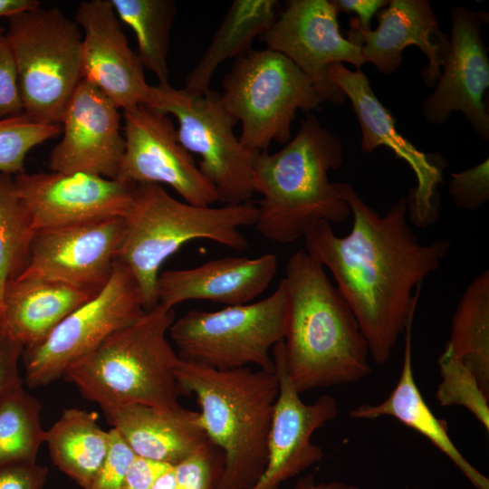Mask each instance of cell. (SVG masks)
Instances as JSON below:
<instances>
[{
  "label": "cell",
  "instance_id": "6da1fadb",
  "mask_svg": "<svg viewBox=\"0 0 489 489\" xmlns=\"http://www.w3.org/2000/svg\"><path fill=\"white\" fill-rule=\"evenodd\" d=\"M335 186L350 206L351 230L339 236L331 224L320 222L304 235L305 251L332 273L369 356L384 365L417 305L424 278L439 268L451 244L442 238L419 244L408 223L406 198L380 216L350 184Z\"/></svg>",
  "mask_w": 489,
  "mask_h": 489
},
{
  "label": "cell",
  "instance_id": "7a4b0ae2",
  "mask_svg": "<svg viewBox=\"0 0 489 489\" xmlns=\"http://www.w3.org/2000/svg\"><path fill=\"white\" fill-rule=\"evenodd\" d=\"M284 364L301 394L357 383L371 373L368 343L350 307L305 250L287 260Z\"/></svg>",
  "mask_w": 489,
  "mask_h": 489
},
{
  "label": "cell",
  "instance_id": "3957f363",
  "mask_svg": "<svg viewBox=\"0 0 489 489\" xmlns=\"http://www.w3.org/2000/svg\"><path fill=\"white\" fill-rule=\"evenodd\" d=\"M343 163V146L312 114L296 136L275 153L261 152L253 170V190L262 196L255 229L280 244L303 238L316 224H340L348 203L328 173Z\"/></svg>",
  "mask_w": 489,
  "mask_h": 489
},
{
  "label": "cell",
  "instance_id": "277c9868",
  "mask_svg": "<svg viewBox=\"0 0 489 489\" xmlns=\"http://www.w3.org/2000/svg\"><path fill=\"white\" fill-rule=\"evenodd\" d=\"M175 375L178 394L196 398L205 433L223 453L216 489H250L266 464L279 393L275 371L218 370L179 360Z\"/></svg>",
  "mask_w": 489,
  "mask_h": 489
},
{
  "label": "cell",
  "instance_id": "5b68a950",
  "mask_svg": "<svg viewBox=\"0 0 489 489\" xmlns=\"http://www.w3.org/2000/svg\"><path fill=\"white\" fill-rule=\"evenodd\" d=\"M175 320L174 309L158 302L71 363L62 377L102 410L130 404L179 408L175 375L179 358L168 339Z\"/></svg>",
  "mask_w": 489,
  "mask_h": 489
},
{
  "label": "cell",
  "instance_id": "8992f818",
  "mask_svg": "<svg viewBox=\"0 0 489 489\" xmlns=\"http://www.w3.org/2000/svg\"><path fill=\"white\" fill-rule=\"evenodd\" d=\"M257 216V206L250 202L200 206L174 198L160 185L134 184L118 259L134 275L145 311L158 305L159 269L182 245L207 239L244 251L248 241L240 228L254 225Z\"/></svg>",
  "mask_w": 489,
  "mask_h": 489
},
{
  "label": "cell",
  "instance_id": "52a82bcc",
  "mask_svg": "<svg viewBox=\"0 0 489 489\" xmlns=\"http://www.w3.org/2000/svg\"><path fill=\"white\" fill-rule=\"evenodd\" d=\"M6 19L24 113L43 124L61 125L82 81L79 25L60 9L41 5Z\"/></svg>",
  "mask_w": 489,
  "mask_h": 489
},
{
  "label": "cell",
  "instance_id": "ba28073f",
  "mask_svg": "<svg viewBox=\"0 0 489 489\" xmlns=\"http://www.w3.org/2000/svg\"><path fill=\"white\" fill-rule=\"evenodd\" d=\"M223 90L225 109L242 126L240 142L256 153L272 142L288 143L296 111L309 114L322 102L296 64L268 48L235 59Z\"/></svg>",
  "mask_w": 489,
  "mask_h": 489
},
{
  "label": "cell",
  "instance_id": "9c48e42d",
  "mask_svg": "<svg viewBox=\"0 0 489 489\" xmlns=\"http://www.w3.org/2000/svg\"><path fill=\"white\" fill-rule=\"evenodd\" d=\"M286 320L283 279L268 297L216 312L192 310L168 330L179 360L218 370L254 365L274 372L272 350L283 340Z\"/></svg>",
  "mask_w": 489,
  "mask_h": 489
},
{
  "label": "cell",
  "instance_id": "30bf717a",
  "mask_svg": "<svg viewBox=\"0 0 489 489\" xmlns=\"http://www.w3.org/2000/svg\"><path fill=\"white\" fill-rule=\"evenodd\" d=\"M146 105L172 115L181 145L200 158L198 168L225 205L248 202L254 194L253 170L257 156L234 131L237 123L225 109L220 93H195L170 84L151 86Z\"/></svg>",
  "mask_w": 489,
  "mask_h": 489
},
{
  "label": "cell",
  "instance_id": "8fae6325",
  "mask_svg": "<svg viewBox=\"0 0 489 489\" xmlns=\"http://www.w3.org/2000/svg\"><path fill=\"white\" fill-rule=\"evenodd\" d=\"M146 312L134 275L117 258L109 282L96 295L63 319L43 340L24 348L21 359L26 385L37 388L57 380L71 363Z\"/></svg>",
  "mask_w": 489,
  "mask_h": 489
},
{
  "label": "cell",
  "instance_id": "7c38bea8",
  "mask_svg": "<svg viewBox=\"0 0 489 489\" xmlns=\"http://www.w3.org/2000/svg\"><path fill=\"white\" fill-rule=\"evenodd\" d=\"M122 112L125 150L115 179L165 184L195 206H207L218 201L213 185L179 142L169 115L146 104Z\"/></svg>",
  "mask_w": 489,
  "mask_h": 489
},
{
  "label": "cell",
  "instance_id": "4fadbf2b",
  "mask_svg": "<svg viewBox=\"0 0 489 489\" xmlns=\"http://www.w3.org/2000/svg\"><path fill=\"white\" fill-rule=\"evenodd\" d=\"M338 11L329 0H289L273 24L259 39L307 76L323 101L340 106L345 94L329 77V66L348 62L360 70V47L344 38Z\"/></svg>",
  "mask_w": 489,
  "mask_h": 489
},
{
  "label": "cell",
  "instance_id": "5bb4252c",
  "mask_svg": "<svg viewBox=\"0 0 489 489\" xmlns=\"http://www.w3.org/2000/svg\"><path fill=\"white\" fill-rule=\"evenodd\" d=\"M330 80L348 96L360 123L361 149L372 152L379 146L405 160L417 177V186L406 197L408 221L425 228L439 217L438 186L443 182L446 161L438 153L417 149L395 127V119L379 101L361 70L350 71L343 63L329 66Z\"/></svg>",
  "mask_w": 489,
  "mask_h": 489
},
{
  "label": "cell",
  "instance_id": "9a60e30c",
  "mask_svg": "<svg viewBox=\"0 0 489 489\" xmlns=\"http://www.w3.org/2000/svg\"><path fill=\"white\" fill-rule=\"evenodd\" d=\"M451 15L441 74L434 91L422 102L423 115L427 122L441 125L454 111H461L475 133L488 140L489 114L484 97L489 86V59L481 29L489 14L455 6Z\"/></svg>",
  "mask_w": 489,
  "mask_h": 489
},
{
  "label": "cell",
  "instance_id": "2e32d148",
  "mask_svg": "<svg viewBox=\"0 0 489 489\" xmlns=\"http://www.w3.org/2000/svg\"><path fill=\"white\" fill-rule=\"evenodd\" d=\"M124 232L123 217L37 230L22 273L97 294L112 274Z\"/></svg>",
  "mask_w": 489,
  "mask_h": 489
},
{
  "label": "cell",
  "instance_id": "e0dca14e",
  "mask_svg": "<svg viewBox=\"0 0 489 489\" xmlns=\"http://www.w3.org/2000/svg\"><path fill=\"white\" fill-rule=\"evenodd\" d=\"M35 230L124 217L134 184L86 173L24 172L14 176Z\"/></svg>",
  "mask_w": 489,
  "mask_h": 489
},
{
  "label": "cell",
  "instance_id": "ac0fdd59",
  "mask_svg": "<svg viewBox=\"0 0 489 489\" xmlns=\"http://www.w3.org/2000/svg\"><path fill=\"white\" fill-rule=\"evenodd\" d=\"M279 393L268 438L265 467L250 489H279L281 484L323 458L312 435L338 414L335 398L321 395L304 403L290 380L284 364L283 340L272 350Z\"/></svg>",
  "mask_w": 489,
  "mask_h": 489
},
{
  "label": "cell",
  "instance_id": "d6986e66",
  "mask_svg": "<svg viewBox=\"0 0 489 489\" xmlns=\"http://www.w3.org/2000/svg\"><path fill=\"white\" fill-rule=\"evenodd\" d=\"M120 119L114 102L82 80L63 111L62 138L49 155L51 171L115 179L125 150Z\"/></svg>",
  "mask_w": 489,
  "mask_h": 489
},
{
  "label": "cell",
  "instance_id": "ffe728a7",
  "mask_svg": "<svg viewBox=\"0 0 489 489\" xmlns=\"http://www.w3.org/2000/svg\"><path fill=\"white\" fill-rule=\"evenodd\" d=\"M75 22L83 31L82 72L114 104L125 110L145 104L150 91L144 67L130 48L110 0L82 1Z\"/></svg>",
  "mask_w": 489,
  "mask_h": 489
},
{
  "label": "cell",
  "instance_id": "44dd1931",
  "mask_svg": "<svg viewBox=\"0 0 489 489\" xmlns=\"http://www.w3.org/2000/svg\"><path fill=\"white\" fill-rule=\"evenodd\" d=\"M376 30L362 29L356 17L350 21L348 40L360 47L365 62L381 73H394L403 62V51L416 45L427 59L421 70L427 87H435L441 74L448 42L427 0H391L377 13Z\"/></svg>",
  "mask_w": 489,
  "mask_h": 489
},
{
  "label": "cell",
  "instance_id": "7402d4cb",
  "mask_svg": "<svg viewBox=\"0 0 489 489\" xmlns=\"http://www.w3.org/2000/svg\"><path fill=\"white\" fill-rule=\"evenodd\" d=\"M278 268L277 256L222 257L189 269L159 273L158 302L168 308L189 300H205L226 306L252 302L270 285Z\"/></svg>",
  "mask_w": 489,
  "mask_h": 489
},
{
  "label": "cell",
  "instance_id": "603a6c76",
  "mask_svg": "<svg viewBox=\"0 0 489 489\" xmlns=\"http://www.w3.org/2000/svg\"><path fill=\"white\" fill-rule=\"evenodd\" d=\"M136 456L177 465L209 440L198 411L130 404L102 410Z\"/></svg>",
  "mask_w": 489,
  "mask_h": 489
},
{
  "label": "cell",
  "instance_id": "cb8c5ba5",
  "mask_svg": "<svg viewBox=\"0 0 489 489\" xmlns=\"http://www.w3.org/2000/svg\"><path fill=\"white\" fill-rule=\"evenodd\" d=\"M416 308L411 310L403 333V362L397 385L385 400L376 405L361 404L350 412V417L355 419H375L383 416L396 418L427 438L476 489H489V479L458 450L449 436L446 421L435 416L417 385L412 365Z\"/></svg>",
  "mask_w": 489,
  "mask_h": 489
},
{
  "label": "cell",
  "instance_id": "d4e9b609",
  "mask_svg": "<svg viewBox=\"0 0 489 489\" xmlns=\"http://www.w3.org/2000/svg\"><path fill=\"white\" fill-rule=\"evenodd\" d=\"M94 295L62 282L21 273L5 285L0 327L24 348L35 345Z\"/></svg>",
  "mask_w": 489,
  "mask_h": 489
},
{
  "label": "cell",
  "instance_id": "484cf974",
  "mask_svg": "<svg viewBox=\"0 0 489 489\" xmlns=\"http://www.w3.org/2000/svg\"><path fill=\"white\" fill-rule=\"evenodd\" d=\"M280 13L276 0H234L201 58L187 73L184 89L195 93L209 90L214 73L228 59H237L251 50Z\"/></svg>",
  "mask_w": 489,
  "mask_h": 489
},
{
  "label": "cell",
  "instance_id": "4316f807",
  "mask_svg": "<svg viewBox=\"0 0 489 489\" xmlns=\"http://www.w3.org/2000/svg\"><path fill=\"white\" fill-rule=\"evenodd\" d=\"M97 418L93 411L67 408L46 430L45 443L53 465L82 489L101 468L110 449V430H103Z\"/></svg>",
  "mask_w": 489,
  "mask_h": 489
},
{
  "label": "cell",
  "instance_id": "83f0119b",
  "mask_svg": "<svg viewBox=\"0 0 489 489\" xmlns=\"http://www.w3.org/2000/svg\"><path fill=\"white\" fill-rule=\"evenodd\" d=\"M445 350L462 361L489 396V272L477 275L462 294Z\"/></svg>",
  "mask_w": 489,
  "mask_h": 489
},
{
  "label": "cell",
  "instance_id": "f1b7e54d",
  "mask_svg": "<svg viewBox=\"0 0 489 489\" xmlns=\"http://www.w3.org/2000/svg\"><path fill=\"white\" fill-rule=\"evenodd\" d=\"M120 21L135 34L144 69L152 72L158 84H169L168 54L170 29L176 15L172 0H110Z\"/></svg>",
  "mask_w": 489,
  "mask_h": 489
},
{
  "label": "cell",
  "instance_id": "f546056e",
  "mask_svg": "<svg viewBox=\"0 0 489 489\" xmlns=\"http://www.w3.org/2000/svg\"><path fill=\"white\" fill-rule=\"evenodd\" d=\"M39 400L23 384L0 396V465L14 461H36L47 431L41 420Z\"/></svg>",
  "mask_w": 489,
  "mask_h": 489
},
{
  "label": "cell",
  "instance_id": "4dcf8cb0",
  "mask_svg": "<svg viewBox=\"0 0 489 489\" xmlns=\"http://www.w3.org/2000/svg\"><path fill=\"white\" fill-rule=\"evenodd\" d=\"M35 232L14 177L0 173V317L5 285L28 266Z\"/></svg>",
  "mask_w": 489,
  "mask_h": 489
},
{
  "label": "cell",
  "instance_id": "1f68e13d",
  "mask_svg": "<svg viewBox=\"0 0 489 489\" xmlns=\"http://www.w3.org/2000/svg\"><path fill=\"white\" fill-rule=\"evenodd\" d=\"M441 381L435 398L441 407H463L489 431V396L474 373L458 359L443 350L438 359Z\"/></svg>",
  "mask_w": 489,
  "mask_h": 489
},
{
  "label": "cell",
  "instance_id": "d6a6232c",
  "mask_svg": "<svg viewBox=\"0 0 489 489\" xmlns=\"http://www.w3.org/2000/svg\"><path fill=\"white\" fill-rule=\"evenodd\" d=\"M61 131V125L43 124L24 113L0 119V173L24 172L27 153Z\"/></svg>",
  "mask_w": 489,
  "mask_h": 489
},
{
  "label": "cell",
  "instance_id": "836d02e7",
  "mask_svg": "<svg viewBox=\"0 0 489 489\" xmlns=\"http://www.w3.org/2000/svg\"><path fill=\"white\" fill-rule=\"evenodd\" d=\"M224 467L222 451L208 441L175 465L176 489H216Z\"/></svg>",
  "mask_w": 489,
  "mask_h": 489
},
{
  "label": "cell",
  "instance_id": "e575fe53",
  "mask_svg": "<svg viewBox=\"0 0 489 489\" xmlns=\"http://www.w3.org/2000/svg\"><path fill=\"white\" fill-rule=\"evenodd\" d=\"M454 205L461 209L474 211L489 199V159L460 171L451 173L447 186Z\"/></svg>",
  "mask_w": 489,
  "mask_h": 489
},
{
  "label": "cell",
  "instance_id": "d590c367",
  "mask_svg": "<svg viewBox=\"0 0 489 489\" xmlns=\"http://www.w3.org/2000/svg\"><path fill=\"white\" fill-rule=\"evenodd\" d=\"M110 449L105 461L84 489H122L135 454L120 434L110 430Z\"/></svg>",
  "mask_w": 489,
  "mask_h": 489
},
{
  "label": "cell",
  "instance_id": "8d00e7d4",
  "mask_svg": "<svg viewBox=\"0 0 489 489\" xmlns=\"http://www.w3.org/2000/svg\"><path fill=\"white\" fill-rule=\"evenodd\" d=\"M24 113L16 66L6 31L0 27V119Z\"/></svg>",
  "mask_w": 489,
  "mask_h": 489
},
{
  "label": "cell",
  "instance_id": "74e56055",
  "mask_svg": "<svg viewBox=\"0 0 489 489\" xmlns=\"http://www.w3.org/2000/svg\"><path fill=\"white\" fill-rule=\"evenodd\" d=\"M49 470L36 461H14L0 465V489H42Z\"/></svg>",
  "mask_w": 489,
  "mask_h": 489
},
{
  "label": "cell",
  "instance_id": "f35d334b",
  "mask_svg": "<svg viewBox=\"0 0 489 489\" xmlns=\"http://www.w3.org/2000/svg\"><path fill=\"white\" fill-rule=\"evenodd\" d=\"M23 350L24 345L0 327V396L23 384L18 366Z\"/></svg>",
  "mask_w": 489,
  "mask_h": 489
},
{
  "label": "cell",
  "instance_id": "ab89813d",
  "mask_svg": "<svg viewBox=\"0 0 489 489\" xmlns=\"http://www.w3.org/2000/svg\"><path fill=\"white\" fill-rule=\"evenodd\" d=\"M169 466L136 456L129 468L122 489H151L155 479Z\"/></svg>",
  "mask_w": 489,
  "mask_h": 489
},
{
  "label": "cell",
  "instance_id": "60d3db41",
  "mask_svg": "<svg viewBox=\"0 0 489 489\" xmlns=\"http://www.w3.org/2000/svg\"><path fill=\"white\" fill-rule=\"evenodd\" d=\"M338 12L354 13L360 26L369 30L373 15L388 5L387 0H331Z\"/></svg>",
  "mask_w": 489,
  "mask_h": 489
},
{
  "label": "cell",
  "instance_id": "b9f144b4",
  "mask_svg": "<svg viewBox=\"0 0 489 489\" xmlns=\"http://www.w3.org/2000/svg\"><path fill=\"white\" fill-rule=\"evenodd\" d=\"M41 5L38 0H0V19L34 9Z\"/></svg>",
  "mask_w": 489,
  "mask_h": 489
},
{
  "label": "cell",
  "instance_id": "7bdbcfd3",
  "mask_svg": "<svg viewBox=\"0 0 489 489\" xmlns=\"http://www.w3.org/2000/svg\"><path fill=\"white\" fill-rule=\"evenodd\" d=\"M292 489H360V487L340 481L316 482L312 475H308L299 479Z\"/></svg>",
  "mask_w": 489,
  "mask_h": 489
},
{
  "label": "cell",
  "instance_id": "ee69618b",
  "mask_svg": "<svg viewBox=\"0 0 489 489\" xmlns=\"http://www.w3.org/2000/svg\"><path fill=\"white\" fill-rule=\"evenodd\" d=\"M177 476L175 465H170L153 482L151 489H176Z\"/></svg>",
  "mask_w": 489,
  "mask_h": 489
}]
</instances>
